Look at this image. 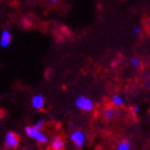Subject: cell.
Segmentation results:
<instances>
[{"instance_id": "1", "label": "cell", "mask_w": 150, "mask_h": 150, "mask_svg": "<svg viewBox=\"0 0 150 150\" xmlns=\"http://www.w3.org/2000/svg\"><path fill=\"white\" fill-rule=\"evenodd\" d=\"M21 143V136L15 132H8L4 139V148L6 150H17Z\"/></svg>"}, {"instance_id": "2", "label": "cell", "mask_w": 150, "mask_h": 150, "mask_svg": "<svg viewBox=\"0 0 150 150\" xmlns=\"http://www.w3.org/2000/svg\"><path fill=\"white\" fill-rule=\"evenodd\" d=\"M25 132L29 137L33 138L35 141L39 142L41 144H46V142H47L46 136H45L40 130H37L35 127H26Z\"/></svg>"}, {"instance_id": "3", "label": "cell", "mask_w": 150, "mask_h": 150, "mask_svg": "<svg viewBox=\"0 0 150 150\" xmlns=\"http://www.w3.org/2000/svg\"><path fill=\"white\" fill-rule=\"evenodd\" d=\"M76 106L78 108H81L83 110H92V107H93V103H92V101L90 99H88V98L84 97V96H81V97H78L76 99Z\"/></svg>"}, {"instance_id": "4", "label": "cell", "mask_w": 150, "mask_h": 150, "mask_svg": "<svg viewBox=\"0 0 150 150\" xmlns=\"http://www.w3.org/2000/svg\"><path fill=\"white\" fill-rule=\"evenodd\" d=\"M71 139L75 144V146L77 148H81L83 145H84V141H85V135L83 132L81 131H75L71 134Z\"/></svg>"}, {"instance_id": "5", "label": "cell", "mask_w": 150, "mask_h": 150, "mask_svg": "<svg viewBox=\"0 0 150 150\" xmlns=\"http://www.w3.org/2000/svg\"><path fill=\"white\" fill-rule=\"evenodd\" d=\"M50 148L53 150H64L66 148V143L62 139V137L60 135H57L52 139L50 143Z\"/></svg>"}, {"instance_id": "6", "label": "cell", "mask_w": 150, "mask_h": 150, "mask_svg": "<svg viewBox=\"0 0 150 150\" xmlns=\"http://www.w3.org/2000/svg\"><path fill=\"white\" fill-rule=\"evenodd\" d=\"M11 41H12L11 33H10L8 30L2 31V35H1V41H0V45H1L2 47L9 46L10 44H11Z\"/></svg>"}, {"instance_id": "7", "label": "cell", "mask_w": 150, "mask_h": 150, "mask_svg": "<svg viewBox=\"0 0 150 150\" xmlns=\"http://www.w3.org/2000/svg\"><path fill=\"white\" fill-rule=\"evenodd\" d=\"M32 106L38 110H43L44 106V97L41 96V94H38L35 96L33 99H32Z\"/></svg>"}, {"instance_id": "8", "label": "cell", "mask_w": 150, "mask_h": 150, "mask_svg": "<svg viewBox=\"0 0 150 150\" xmlns=\"http://www.w3.org/2000/svg\"><path fill=\"white\" fill-rule=\"evenodd\" d=\"M117 150H131V143L129 139H122L119 143Z\"/></svg>"}, {"instance_id": "9", "label": "cell", "mask_w": 150, "mask_h": 150, "mask_svg": "<svg viewBox=\"0 0 150 150\" xmlns=\"http://www.w3.org/2000/svg\"><path fill=\"white\" fill-rule=\"evenodd\" d=\"M21 25H22L23 28H25V29H30L32 27L31 22L27 18H23L22 21H21Z\"/></svg>"}, {"instance_id": "10", "label": "cell", "mask_w": 150, "mask_h": 150, "mask_svg": "<svg viewBox=\"0 0 150 150\" xmlns=\"http://www.w3.org/2000/svg\"><path fill=\"white\" fill-rule=\"evenodd\" d=\"M112 103L115 104L116 106H120L123 103V100H122V98L118 97V96H114L112 97Z\"/></svg>"}, {"instance_id": "11", "label": "cell", "mask_w": 150, "mask_h": 150, "mask_svg": "<svg viewBox=\"0 0 150 150\" xmlns=\"http://www.w3.org/2000/svg\"><path fill=\"white\" fill-rule=\"evenodd\" d=\"M114 115H115V110H108L105 112V118L106 119H110L114 117Z\"/></svg>"}, {"instance_id": "12", "label": "cell", "mask_w": 150, "mask_h": 150, "mask_svg": "<svg viewBox=\"0 0 150 150\" xmlns=\"http://www.w3.org/2000/svg\"><path fill=\"white\" fill-rule=\"evenodd\" d=\"M44 125H45V121H44V120H40V121H38L37 123H35V128L37 129V130H41V129L44 128Z\"/></svg>"}, {"instance_id": "13", "label": "cell", "mask_w": 150, "mask_h": 150, "mask_svg": "<svg viewBox=\"0 0 150 150\" xmlns=\"http://www.w3.org/2000/svg\"><path fill=\"white\" fill-rule=\"evenodd\" d=\"M132 63H133V66H134V67H137L138 64H139V59H137V58H134V59L132 60Z\"/></svg>"}, {"instance_id": "14", "label": "cell", "mask_w": 150, "mask_h": 150, "mask_svg": "<svg viewBox=\"0 0 150 150\" xmlns=\"http://www.w3.org/2000/svg\"><path fill=\"white\" fill-rule=\"evenodd\" d=\"M50 1V3H52L53 6H56L57 3H58V0H48Z\"/></svg>"}]
</instances>
